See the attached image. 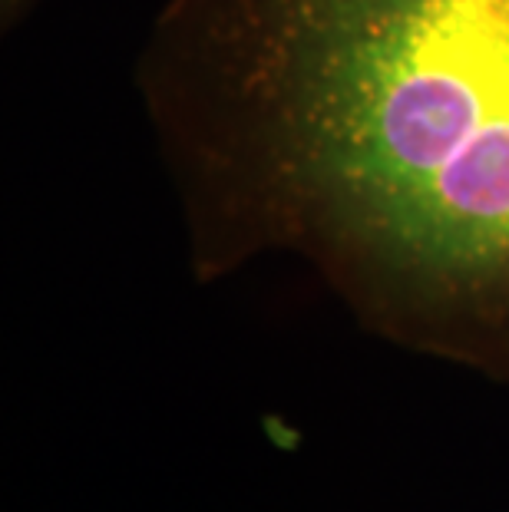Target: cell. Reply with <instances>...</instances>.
<instances>
[{
  "mask_svg": "<svg viewBox=\"0 0 509 512\" xmlns=\"http://www.w3.org/2000/svg\"><path fill=\"white\" fill-rule=\"evenodd\" d=\"M133 86L196 281L295 258L509 387V0H166Z\"/></svg>",
  "mask_w": 509,
  "mask_h": 512,
  "instance_id": "cell-1",
  "label": "cell"
},
{
  "mask_svg": "<svg viewBox=\"0 0 509 512\" xmlns=\"http://www.w3.org/2000/svg\"><path fill=\"white\" fill-rule=\"evenodd\" d=\"M40 4L43 0H0V30H4V34L17 30Z\"/></svg>",
  "mask_w": 509,
  "mask_h": 512,
  "instance_id": "cell-2",
  "label": "cell"
}]
</instances>
